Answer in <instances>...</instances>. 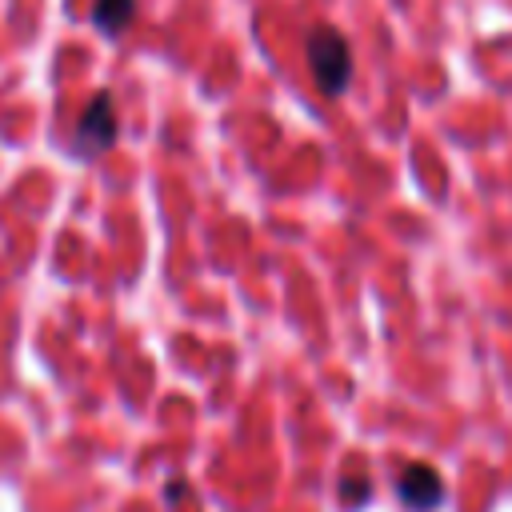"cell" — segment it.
Masks as SVG:
<instances>
[{
    "mask_svg": "<svg viewBox=\"0 0 512 512\" xmlns=\"http://www.w3.org/2000/svg\"><path fill=\"white\" fill-rule=\"evenodd\" d=\"M304 60H308L316 88L328 100L344 96V88L352 84V48H348L344 32H336L332 24H316L304 40Z\"/></svg>",
    "mask_w": 512,
    "mask_h": 512,
    "instance_id": "obj_1",
    "label": "cell"
},
{
    "mask_svg": "<svg viewBox=\"0 0 512 512\" xmlns=\"http://www.w3.org/2000/svg\"><path fill=\"white\" fill-rule=\"evenodd\" d=\"M136 20V0H96L92 4V24L104 36H120Z\"/></svg>",
    "mask_w": 512,
    "mask_h": 512,
    "instance_id": "obj_4",
    "label": "cell"
},
{
    "mask_svg": "<svg viewBox=\"0 0 512 512\" xmlns=\"http://www.w3.org/2000/svg\"><path fill=\"white\" fill-rule=\"evenodd\" d=\"M368 492H372V480H368L364 472L340 480V496H344V504H356V508H360V504L368 500Z\"/></svg>",
    "mask_w": 512,
    "mask_h": 512,
    "instance_id": "obj_5",
    "label": "cell"
},
{
    "mask_svg": "<svg viewBox=\"0 0 512 512\" xmlns=\"http://www.w3.org/2000/svg\"><path fill=\"white\" fill-rule=\"evenodd\" d=\"M72 144H76V152L88 156V160H96L100 152H108V148L116 144V104H112L108 92H96V96L88 100V108H84L80 120H76Z\"/></svg>",
    "mask_w": 512,
    "mask_h": 512,
    "instance_id": "obj_2",
    "label": "cell"
},
{
    "mask_svg": "<svg viewBox=\"0 0 512 512\" xmlns=\"http://www.w3.org/2000/svg\"><path fill=\"white\" fill-rule=\"evenodd\" d=\"M396 496L404 500V508H416V512H432L440 508L444 500V480L436 468L428 464H404L400 480H396Z\"/></svg>",
    "mask_w": 512,
    "mask_h": 512,
    "instance_id": "obj_3",
    "label": "cell"
}]
</instances>
